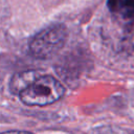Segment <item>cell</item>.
Returning <instances> with one entry per match:
<instances>
[{"label": "cell", "instance_id": "obj_3", "mask_svg": "<svg viewBox=\"0 0 134 134\" xmlns=\"http://www.w3.org/2000/svg\"><path fill=\"white\" fill-rule=\"evenodd\" d=\"M40 75H41V72L39 70H25V71L16 73L12 77L9 83L10 92L19 95L20 92H22L31 83H34Z\"/></svg>", "mask_w": 134, "mask_h": 134}, {"label": "cell", "instance_id": "obj_2", "mask_svg": "<svg viewBox=\"0 0 134 134\" xmlns=\"http://www.w3.org/2000/svg\"><path fill=\"white\" fill-rule=\"evenodd\" d=\"M65 93L62 83L51 75H40L20 92L19 97L26 106H47L59 100Z\"/></svg>", "mask_w": 134, "mask_h": 134}, {"label": "cell", "instance_id": "obj_4", "mask_svg": "<svg viewBox=\"0 0 134 134\" xmlns=\"http://www.w3.org/2000/svg\"><path fill=\"white\" fill-rule=\"evenodd\" d=\"M0 134H34L28 131H21V130H12V131H5L1 132Z\"/></svg>", "mask_w": 134, "mask_h": 134}, {"label": "cell", "instance_id": "obj_1", "mask_svg": "<svg viewBox=\"0 0 134 134\" xmlns=\"http://www.w3.org/2000/svg\"><path fill=\"white\" fill-rule=\"evenodd\" d=\"M67 39L68 29L64 24H51L31 38L28 49L36 59H50L65 46Z\"/></svg>", "mask_w": 134, "mask_h": 134}]
</instances>
